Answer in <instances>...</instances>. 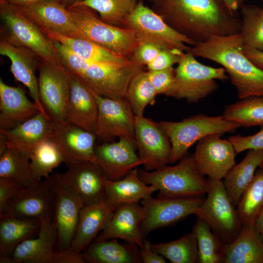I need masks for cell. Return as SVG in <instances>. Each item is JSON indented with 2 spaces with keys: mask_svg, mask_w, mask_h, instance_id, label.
I'll use <instances>...</instances> for the list:
<instances>
[{
  "mask_svg": "<svg viewBox=\"0 0 263 263\" xmlns=\"http://www.w3.org/2000/svg\"><path fill=\"white\" fill-rule=\"evenodd\" d=\"M172 29L195 43L240 32L236 12L219 0H148Z\"/></svg>",
  "mask_w": 263,
  "mask_h": 263,
  "instance_id": "6da1fadb",
  "label": "cell"
},
{
  "mask_svg": "<svg viewBox=\"0 0 263 263\" xmlns=\"http://www.w3.org/2000/svg\"><path fill=\"white\" fill-rule=\"evenodd\" d=\"M188 52L195 57L222 65L236 88L240 99L263 95V70L244 54L240 33L212 36L206 41L191 46Z\"/></svg>",
  "mask_w": 263,
  "mask_h": 263,
  "instance_id": "7a4b0ae2",
  "label": "cell"
},
{
  "mask_svg": "<svg viewBox=\"0 0 263 263\" xmlns=\"http://www.w3.org/2000/svg\"><path fill=\"white\" fill-rule=\"evenodd\" d=\"M53 40L64 66L80 77L96 94L103 97L126 98L131 80L144 70L143 66L134 62L114 65L86 61L59 42Z\"/></svg>",
  "mask_w": 263,
  "mask_h": 263,
  "instance_id": "3957f363",
  "label": "cell"
},
{
  "mask_svg": "<svg viewBox=\"0 0 263 263\" xmlns=\"http://www.w3.org/2000/svg\"><path fill=\"white\" fill-rule=\"evenodd\" d=\"M0 34L8 42L28 49L48 64L63 67L54 41L15 5L0 4Z\"/></svg>",
  "mask_w": 263,
  "mask_h": 263,
  "instance_id": "277c9868",
  "label": "cell"
},
{
  "mask_svg": "<svg viewBox=\"0 0 263 263\" xmlns=\"http://www.w3.org/2000/svg\"><path fill=\"white\" fill-rule=\"evenodd\" d=\"M138 172L144 182L157 188L158 197H202L207 193L208 187V180L198 171L192 155L187 154L174 166L166 165L156 170Z\"/></svg>",
  "mask_w": 263,
  "mask_h": 263,
  "instance_id": "5b68a950",
  "label": "cell"
},
{
  "mask_svg": "<svg viewBox=\"0 0 263 263\" xmlns=\"http://www.w3.org/2000/svg\"><path fill=\"white\" fill-rule=\"evenodd\" d=\"M228 76L223 67L202 64L189 52H184L175 69L173 84L166 96L188 102H197L218 88L216 80H226Z\"/></svg>",
  "mask_w": 263,
  "mask_h": 263,
  "instance_id": "8992f818",
  "label": "cell"
},
{
  "mask_svg": "<svg viewBox=\"0 0 263 263\" xmlns=\"http://www.w3.org/2000/svg\"><path fill=\"white\" fill-rule=\"evenodd\" d=\"M159 124L170 142L171 164L182 158L191 146L204 137L214 134L223 135L241 127L223 115L209 116L202 113L180 121H161Z\"/></svg>",
  "mask_w": 263,
  "mask_h": 263,
  "instance_id": "52a82bcc",
  "label": "cell"
},
{
  "mask_svg": "<svg viewBox=\"0 0 263 263\" xmlns=\"http://www.w3.org/2000/svg\"><path fill=\"white\" fill-rule=\"evenodd\" d=\"M82 39L88 40L131 59L139 41L133 32L103 21L93 9L81 5L67 7Z\"/></svg>",
  "mask_w": 263,
  "mask_h": 263,
  "instance_id": "ba28073f",
  "label": "cell"
},
{
  "mask_svg": "<svg viewBox=\"0 0 263 263\" xmlns=\"http://www.w3.org/2000/svg\"><path fill=\"white\" fill-rule=\"evenodd\" d=\"M122 27L131 30L140 42H149L162 49L188 52L195 43L170 27L151 8L138 0Z\"/></svg>",
  "mask_w": 263,
  "mask_h": 263,
  "instance_id": "9c48e42d",
  "label": "cell"
},
{
  "mask_svg": "<svg viewBox=\"0 0 263 263\" xmlns=\"http://www.w3.org/2000/svg\"><path fill=\"white\" fill-rule=\"evenodd\" d=\"M207 197L196 214L205 221L225 244L239 235L243 224L225 188L222 180L208 179Z\"/></svg>",
  "mask_w": 263,
  "mask_h": 263,
  "instance_id": "30bf717a",
  "label": "cell"
},
{
  "mask_svg": "<svg viewBox=\"0 0 263 263\" xmlns=\"http://www.w3.org/2000/svg\"><path fill=\"white\" fill-rule=\"evenodd\" d=\"M54 194V219L57 231L56 250H68L74 238L84 202L79 194L61 176L51 174Z\"/></svg>",
  "mask_w": 263,
  "mask_h": 263,
  "instance_id": "8fae6325",
  "label": "cell"
},
{
  "mask_svg": "<svg viewBox=\"0 0 263 263\" xmlns=\"http://www.w3.org/2000/svg\"><path fill=\"white\" fill-rule=\"evenodd\" d=\"M57 231L54 221L40 223L38 236L27 239L15 249L11 263H85L82 253L56 250Z\"/></svg>",
  "mask_w": 263,
  "mask_h": 263,
  "instance_id": "7c38bea8",
  "label": "cell"
},
{
  "mask_svg": "<svg viewBox=\"0 0 263 263\" xmlns=\"http://www.w3.org/2000/svg\"><path fill=\"white\" fill-rule=\"evenodd\" d=\"M98 113L94 130L97 138L111 142L116 138L135 143V115L126 98L113 99L96 94Z\"/></svg>",
  "mask_w": 263,
  "mask_h": 263,
  "instance_id": "4fadbf2b",
  "label": "cell"
},
{
  "mask_svg": "<svg viewBox=\"0 0 263 263\" xmlns=\"http://www.w3.org/2000/svg\"><path fill=\"white\" fill-rule=\"evenodd\" d=\"M204 200L202 197H151L141 201L144 214L141 227L144 236L156 229L174 224L189 215H196Z\"/></svg>",
  "mask_w": 263,
  "mask_h": 263,
  "instance_id": "5bb4252c",
  "label": "cell"
},
{
  "mask_svg": "<svg viewBox=\"0 0 263 263\" xmlns=\"http://www.w3.org/2000/svg\"><path fill=\"white\" fill-rule=\"evenodd\" d=\"M54 194L51 174L33 187H23L6 204L3 215L35 218L40 223L54 219Z\"/></svg>",
  "mask_w": 263,
  "mask_h": 263,
  "instance_id": "9a60e30c",
  "label": "cell"
},
{
  "mask_svg": "<svg viewBox=\"0 0 263 263\" xmlns=\"http://www.w3.org/2000/svg\"><path fill=\"white\" fill-rule=\"evenodd\" d=\"M134 135L138 154L146 170H156L169 163L170 142L159 123L143 115L135 116Z\"/></svg>",
  "mask_w": 263,
  "mask_h": 263,
  "instance_id": "2e32d148",
  "label": "cell"
},
{
  "mask_svg": "<svg viewBox=\"0 0 263 263\" xmlns=\"http://www.w3.org/2000/svg\"><path fill=\"white\" fill-rule=\"evenodd\" d=\"M38 89L42 107L55 123H64V109L70 84L68 71L40 61L38 66Z\"/></svg>",
  "mask_w": 263,
  "mask_h": 263,
  "instance_id": "e0dca14e",
  "label": "cell"
},
{
  "mask_svg": "<svg viewBox=\"0 0 263 263\" xmlns=\"http://www.w3.org/2000/svg\"><path fill=\"white\" fill-rule=\"evenodd\" d=\"M221 135L214 134L201 139L191 155L198 171L210 179L222 180L235 164L234 148Z\"/></svg>",
  "mask_w": 263,
  "mask_h": 263,
  "instance_id": "ac0fdd59",
  "label": "cell"
},
{
  "mask_svg": "<svg viewBox=\"0 0 263 263\" xmlns=\"http://www.w3.org/2000/svg\"><path fill=\"white\" fill-rule=\"evenodd\" d=\"M68 71L70 89L64 109V122L94 133L98 113L94 92L80 77Z\"/></svg>",
  "mask_w": 263,
  "mask_h": 263,
  "instance_id": "d6986e66",
  "label": "cell"
},
{
  "mask_svg": "<svg viewBox=\"0 0 263 263\" xmlns=\"http://www.w3.org/2000/svg\"><path fill=\"white\" fill-rule=\"evenodd\" d=\"M135 143L129 139L104 142L95 148L94 162L108 179L116 180L124 177L144 162L136 152Z\"/></svg>",
  "mask_w": 263,
  "mask_h": 263,
  "instance_id": "ffe728a7",
  "label": "cell"
},
{
  "mask_svg": "<svg viewBox=\"0 0 263 263\" xmlns=\"http://www.w3.org/2000/svg\"><path fill=\"white\" fill-rule=\"evenodd\" d=\"M16 6L44 33L52 32L70 38H81L69 10L61 2L47 1Z\"/></svg>",
  "mask_w": 263,
  "mask_h": 263,
  "instance_id": "44dd1931",
  "label": "cell"
},
{
  "mask_svg": "<svg viewBox=\"0 0 263 263\" xmlns=\"http://www.w3.org/2000/svg\"><path fill=\"white\" fill-rule=\"evenodd\" d=\"M66 164L67 169L61 176L79 194L84 205L106 199L105 183L108 178L95 162L80 160Z\"/></svg>",
  "mask_w": 263,
  "mask_h": 263,
  "instance_id": "7402d4cb",
  "label": "cell"
},
{
  "mask_svg": "<svg viewBox=\"0 0 263 263\" xmlns=\"http://www.w3.org/2000/svg\"><path fill=\"white\" fill-rule=\"evenodd\" d=\"M144 210L139 203H126L116 207L104 228L95 239H121L140 247L144 240L141 225Z\"/></svg>",
  "mask_w": 263,
  "mask_h": 263,
  "instance_id": "603a6c76",
  "label": "cell"
},
{
  "mask_svg": "<svg viewBox=\"0 0 263 263\" xmlns=\"http://www.w3.org/2000/svg\"><path fill=\"white\" fill-rule=\"evenodd\" d=\"M94 133L76 125L54 122L50 138L63 154L66 164L75 161H95Z\"/></svg>",
  "mask_w": 263,
  "mask_h": 263,
  "instance_id": "cb8c5ba5",
  "label": "cell"
},
{
  "mask_svg": "<svg viewBox=\"0 0 263 263\" xmlns=\"http://www.w3.org/2000/svg\"><path fill=\"white\" fill-rule=\"evenodd\" d=\"M0 54L10 60V71L15 80L28 89L39 111L47 115L40 100L38 80L36 75V71L41 60L40 58L32 51L14 45L2 38L0 41Z\"/></svg>",
  "mask_w": 263,
  "mask_h": 263,
  "instance_id": "d4e9b609",
  "label": "cell"
},
{
  "mask_svg": "<svg viewBox=\"0 0 263 263\" xmlns=\"http://www.w3.org/2000/svg\"><path fill=\"white\" fill-rule=\"evenodd\" d=\"M54 122L40 112L7 131L0 130L7 148L18 150L30 157L36 148L51 138Z\"/></svg>",
  "mask_w": 263,
  "mask_h": 263,
  "instance_id": "484cf974",
  "label": "cell"
},
{
  "mask_svg": "<svg viewBox=\"0 0 263 263\" xmlns=\"http://www.w3.org/2000/svg\"><path fill=\"white\" fill-rule=\"evenodd\" d=\"M116 206L106 199L97 203L84 205L81 208L75 234L69 248L81 254L105 227Z\"/></svg>",
  "mask_w": 263,
  "mask_h": 263,
  "instance_id": "4316f807",
  "label": "cell"
},
{
  "mask_svg": "<svg viewBox=\"0 0 263 263\" xmlns=\"http://www.w3.org/2000/svg\"><path fill=\"white\" fill-rule=\"evenodd\" d=\"M39 112L22 88L8 85L0 79V130H11Z\"/></svg>",
  "mask_w": 263,
  "mask_h": 263,
  "instance_id": "83f0119b",
  "label": "cell"
},
{
  "mask_svg": "<svg viewBox=\"0 0 263 263\" xmlns=\"http://www.w3.org/2000/svg\"><path fill=\"white\" fill-rule=\"evenodd\" d=\"M40 229V222L35 218L6 215L0 217V263H11L16 247L38 236Z\"/></svg>",
  "mask_w": 263,
  "mask_h": 263,
  "instance_id": "f1b7e54d",
  "label": "cell"
},
{
  "mask_svg": "<svg viewBox=\"0 0 263 263\" xmlns=\"http://www.w3.org/2000/svg\"><path fill=\"white\" fill-rule=\"evenodd\" d=\"M106 199L115 206L126 203H139L152 197L156 188L144 182L139 177L136 168L123 178L105 183Z\"/></svg>",
  "mask_w": 263,
  "mask_h": 263,
  "instance_id": "f546056e",
  "label": "cell"
},
{
  "mask_svg": "<svg viewBox=\"0 0 263 263\" xmlns=\"http://www.w3.org/2000/svg\"><path fill=\"white\" fill-rule=\"evenodd\" d=\"M137 246L128 243L121 244L117 239H95L82 255L86 263H141L139 249Z\"/></svg>",
  "mask_w": 263,
  "mask_h": 263,
  "instance_id": "4dcf8cb0",
  "label": "cell"
},
{
  "mask_svg": "<svg viewBox=\"0 0 263 263\" xmlns=\"http://www.w3.org/2000/svg\"><path fill=\"white\" fill-rule=\"evenodd\" d=\"M45 34L86 61L114 65H128L133 62L127 57L88 40L70 38L52 32Z\"/></svg>",
  "mask_w": 263,
  "mask_h": 263,
  "instance_id": "1f68e13d",
  "label": "cell"
},
{
  "mask_svg": "<svg viewBox=\"0 0 263 263\" xmlns=\"http://www.w3.org/2000/svg\"><path fill=\"white\" fill-rule=\"evenodd\" d=\"M224 263H263V239L254 225H243L237 237L225 247Z\"/></svg>",
  "mask_w": 263,
  "mask_h": 263,
  "instance_id": "d6a6232c",
  "label": "cell"
},
{
  "mask_svg": "<svg viewBox=\"0 0 263 263\" xmlns=\"http://www.w3.org/2000/svg\"><path fill=\"white\" fill-rule=\"evenodd\" d=\"M263 162V150H249L243 160L235 164L224 178L228 195L236 207L243 193L252 181Z\"/></svg>",
  "mask_w": 263,
  "mask_h": 263,
  "instance_id": "836d02e7",
  "label": "cell"
},
{
  "mask_svg": "<svg viewBox=\"0 0 263 263\" xmlns=\"http://www.w3.org/2000/svg\"><path fill=\"white\" fill-rule=\"evenodd\" d=\"M0 177L12 179L23 187L39 184L33 177L29 157L11 148L0 154Z\"/></svg>",
  "mask_w": 263,
  "mask_h": 263,
  "instance_id": "e575fe53",
  "label": "cell"
},
{
  "mask_svg": "<svg viewBox=\"0 0 263 263\" xmlns=\"http://www.w3.org/2000/svg\"><path fill=\"white\" fill-rule=\"evenodd\" d=\"M192 231L197 243L198 263H223L226 244L212 231L207 223L197 217Z\"/></svg>",
  "mask_w": 263,
  "mask_h": 263,
  "instance_id": "d590c367",
  "label": "cell"
},
{
  "mask_svg": "<svg viewBox=\"0 0 263 263\" xmlns=\"http://www.w3.org/2000/svg\"><path fill=\"white\" fill-rule=\"evenodd\" d=\"M236 207L243 225H254L263 209V167L256 172Z\"/></svg>",
  "mask_w": 263,
  "mask_h": 263,
  "instance_id": "8d00e7d4",
  "label": "cell"
},
{
  "mask_svg": "<svg viewBox=\"0 0 263 263\" xmlns=\"http://www.w3.org/2000/svg\"><path fill=\"white\" fill-rule=\"evenodd\" d=\"M223 115L246 128L263 125V95L247 97L229 104Z\"/></svg>",
  "mask_w": 263,
  "mask_h": 263,
  "instance_id": "74e56055",
  "label": "cell"
},
{
  "mask_svg": "<svg viewBox=\"0 0 263 263\" xmlns=\"http://www.w3.org/2000/svg\"><path fill=\"white\" fill-rule=\"evenodd\" d=\"M61 151L50 138L40 143L34 150L31 157V168L33 177L39 183L50 176L54 169L65 163Z\"/></svg>",
  "mask_w": 263,
  "mask_h": 263,
  "instance_id": "f35d334b",
  "label": "cell"
},
{
  "mask_svg": "<svg viewBox=\"0 0 263 263\" xmlns=\"http://www.w3.org/2000/svg\"><path fill=\"white\" fill-rule=\"evenodd\" d=\"M151 246L156 252L172 263L198 262V246L193 231L177 240L164 243L152 244Z\"/></svg>",
  "mask_w": 263,
  "mask_h": 263,
  "instance_id": "ab89813d",
  "label": "cell"
},
{
  "mask_svg": "<svg viewBox=\"0 0 263 263\" xmlns=\"http://www.w3.org/2000/svg\"><path fill=\"white\" fill-rule=\"evenodd\" d=\"M137 0H83L75 5L89 7L99 15L104 21L121 26L125 19L135 9Z\"/></svg>",
  "mask_w": 263,
  "mask_h": 263,
  "instance_id": "60d3db41",
  "label": "cell"
},
{
  "mask_svg": "<svg viewBox=\"0 0 263 263\" xmlns=\"http://www.w3.org/2000/svg\"><path fill=\"white\" fill-rule=\"evenodd\" d=\"M241 35L243 47L263 51V19L257 6L243 4Z\"/></svg>",
  "mask_w": 263,
  "mask_h": 263,
  "instance_id": "b9f144b4",
  "label": "cell"
},
{
  "mask_svg": "<svg viewBox=\"0 0 263 263\" xmlns=\"http://www.w3.org/2000/svg\"><path fill=\"white\" fill-rule=\"evenodd\" d=\"M158 95L144 70L135 75L131 80L126 94L136 116L143 115L146 107L154 103Z\"/></svg>",
  "mask_w": 263,
  "mask_h": 263,
  "instance_id": "7bdbcfd3",
  "label": "cell"
},
{
  "mask_svg": "<svg viewBox=\"0 0 263 263\" xmlns=\"http://www.w3.org/2000/svg\"><path fill=\"white\" fill-rule=\"evenodd\" d=\"M236 154L245 150H263V125L260 130L251 135H233L228 138Z\"/></svg>",
  "mask_w": 263,
  "mask_h": 263,
  "instance_id": "ee69618b",
  "label": "cell"
},
{
  "mask_svg": "<svg viewBox=\"0 0 263 263\" xmlns=\"http://www.w3.org/2000/svg\"><path fill=\"white\" fill-rule=\"evenodd\" d=\"M146 73L157 94L166 95L173 84L175 69L171 67L162 70L148 71Z\"/></svg>",
  "mask_w": 263,
  "mask_h": 263,
  "instance_id": "f6af8a7d",
  "label": "cell"
},
{
  "mask_svg": "<svg viewBox=\"0 0 263 263\" xmlns=\"http://www.w3.org/2000/svg\"><path fill=\"white\" fill-rule=\"evenodd\" d=\"M184 52L178 49H162L156 57L146 66L148 71L167 69L178 64Z\"/></svg>",
  "mask_w": 263,
  "mask_h": 263,
  "instance_id": "bcb514c9",
  "label": "cell"
},
{
  "mask_svg": "<svg viewBox=\"0 0 263 263\" xmlns=\"http://www.w3.org/2000/svg\"><path fill=\"white\" fill-rule=\"evenodd\" d=\"M161 49L151 43L140 42L132 56L131 60L140 66H147L153 60Z\"/></svg>",
  "mask_w": 263,
  "mask_h": 263,
  "instance_id": "7dc6e473",
  "label": "cell"
},
{
  "mask_svg": "<svg viewBox=\"0 0 263 263\" xmlns=\"http://www.w3.org/2000/svg\"><path fill=\"white\" fill-rule=\"evenodd\" d=\"M22 187L23 186L12 179L0 177V215L9 199Z\"/></svg>",
  "mask_w": 263,
  "mask_h": 263,
  "instance_id": "c3c4849f",
  "label": "cell"
},
{
  "mask_svg": "<svg viewBox=\"0 0 263 263\" xmlns=\"http://www.w3.org/2000/svg\"><path fill=\"white\" fill-rule=\"evenodd\" d=\"M150 241L145 239L139 247L140 255L143 263H166V259L158 254L152 248Z\"/></svg>",
  "mask_w": 263,
  "mask_h": 263,
  "instance_id": "681fc988",
  "label": "cell"
},
{
  "mask_svg": "<svg viewBox=\"0 0 263 263\" xmlns=\"http://www.w3.org/2000/svg\"><path fill=\"white\" fill-rule=\"evenodd\" d=\"M243 52L254 64L263 70V51L243 47Z\"/></svg>",
  "mask_w": 263,
  "mask_h": 263,
  "instance_id": "f907efd6",
  "label": "cell"
},
{
  "mask_svg": "<svg viewBox=\"0 0 263 263\" xmlns=\"http://www.w3.org/2000/svg\"><path fill=\"white\" fill-rule=\"evenodd\" d=\"M47 1H57L64 4L63 0H0V4H9L16 6H25Z\"/></svg>",
  "mask_w": 263,
  "mask_h": 263,
  "instance_id": "816d5d0a",
  "label": "cell"
},
{
  "mask_svg": "<svg viewBox=\"0 0 263 263\" xmlns=\"http://www.w3.org/2000/svg\"><path fill=\"white\" fill-rule=\"evenodd\" d=\"M229 9L236 12L243 4V0H219Z\"/></svg>",
  "mask_w": 263,
  "mask_h": 263,
  "instance_id": "f5cc1de1",
  "label": "cell"
},
{
  "mask_svg": "<svg viewBox=\"0 0 263 263\" xmlns=\"http://www.w3.org/2000/svg\"><path fill=\"white\" fill-rule=\"evenodd\" d=\"M254 226L263 239V209L256 220L254 224Z\"/></svg>",
  "mask_w": 263,
  "mask_h": 263,
  "instance_id": "db71d44e",
  "label": "cell"
},
{
  "mask_svg": "<svg viewBox=\"0 0 263 263\" xmlns=\"http://www.w3.org/2000/svg\"><path fill=\"white\" fill-rule=\"evenodd\" d=\"M65 6L68 7L74 4H75L83 0H63Z\"/></svg>",
  "mask_w": 263,
  "mask_h": 263,
  "instance_id": "11a10c76",
  "label": "cell"
},
{
  "mask_svg": "<svg viewBox=\"0 0 263 263\" xmlns=\"http://www.w3.org/2000/svg\"><path fill=\"white\" fill-rule=\"evenodd\" d=\"M261 14L262 18L263 19V9H261Z\"/></svg>",
  "mask_w": 263,
  "mask_h": 263,
  "instance_id": "9f6ffc18",
  "label": "cell"
},
{
  "mask_svg": "<svg viewBox=\"0 0 263 263\" xmlns=\"http://www.w3.org/2000/svg\"><path fill=\"white\" fill-rule=\"evenodd\" d=\"M260 167H263V163L262 164V165H261V166Z\"/></svg>",
  "mask_w": 263,
  "mask_h": 263,
  "instance_id": "6f0895ef",
  "label": "cell"
}]
</instances>
